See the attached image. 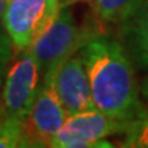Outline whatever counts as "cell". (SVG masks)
<instances>
[{
	"mask_svg": "<svg viewBox=\"0 0 148 148\" xmlns=\"http://www.w3.org/2000/svg\"><path fill=\"white\" fill-rule=\"evenodd\" d=\"M96 110L121 121H130L143 106L130 59L112 37L92 34L81 48Z\"/></svg>",
	"mask_w": 148,
	"mask_h": 148,
	"instance_id": "obj_1",
	"label": "cell"
},
{
	"mask_svg": "<svg viewBox=\"0 0 148 148\" xmlns=\"http://www.w3.org/2000/svg\"><path fill=\"white\" fill-rule=\"evenodd\" d=\"M56 71H48L42 75L34 103L22 121L21 147H51L67 118L55 88Z\"/></svg>",
	"mask_w": 148,
	"mask_h": 148,
	"instance_id": "obj_2",
	"label": "cell"
},
{
	"mask_svg": "<svg viewBox=\"0 0 148 148\" xmlns=\"http://www.w3.org/2000/svg\"><path fill=\"white\" fill-rule=\"evenodd\" d=\"M90 36L88 30L77 25L66 7L60 8L56 19L30 47L42 75L60 69L67 59L84 47Z\"/></svg>",
	"mask_w": 148,
	"mask_h": 148,
	"instance_id": "obj_3",
	"label": "cell"
},
{
	"mask_svg": "<svg viewBox=\"0 0 148 148\" xmlns=\"http://www.w3.org/2000/svg\"><path fill=\"white\" fill-rule=\"evenodd\" d=\"M60 0H7L4 26L15 51H25L33 45L51 26L59 11Z\"/></svg>",
	"mask_w": 148,
	"mask_h": 148,
	"instance_id": "obj_4",
	"label": "cell"
},
{
	"mask_svg": "<svg viewBox=\"0 0 148 148\" xmlns=\"http://www.w3.org/2000/svg\"><path fill=\"white\" fill-rule=\"evenodd\" d=\"M129 121H121L103 114L99 110H90L73 114L66 118L53 138L52 148H89L112 147L106 137L123 133Z\"/></svg>",
	"mask_w": 148,
	"mask_h": 148,
	"instance_id": "obj_5",
	"label": "cell"
},
{
	"mask_svg": "<svg viewBox=\"0 0 148 148\" xmlns=\"http://www.w3.org/2000/svg\"><path fill=\"white\" fill-rule=\"evenodd\" d=\"M40 66L32 49L22 51V55L7 70L1 90L4 112L25 118L30 111L40 88Z\"/></svg>",
	"mask_w": 148,
	"mask_h": 148,
	"instance_id": "obj_6",
	"label": "cell"
},
{
	"mask_svg": "<svg viewBox=\"0 0 148 148\" xmlns=\"http://www.w3.org/2000/svg\"><path fill=\"white\" fill-rule=\"evenodd\" d=\"M55 88L67 116L96 110L88 73L81 56L67 59L55 75Z\"/></svg>",
	"mask_w": 148,
	"mask_h": 148,
	"instance_id": "obj_7",
	"label": "cell"
},
{
	"mask_svg": "<svg viewBox=\"0 0 148 148\" xmlns=\"http://www.w3.org/2000/svg\"><path fill=\"white\" fill-rule=\"evenodd\" d=\"M122 32L132 60L143 69L148 67V1L136 15L123 23Z\"/></svg>",
	"mask_w": 148,
	"mask_h": 148,
	"instance_id": "obj_8",
	"label": "cell"
},
{
	"mask_svg": "<svg viewBox=\"0 0 148 148\" xmlns=\"http://www.w3.org/2000/svg\"><path fill=\"white\" fill-rule=\"evenodd\" d=\"M145 0H93L95 12L103 23H125L143 7Z\"/></svg>",
	"mask_w": 148,
	"mask_h": 148,
	"instance_id": "obj_9",
	"label": "cell"
},
{
	"mask_svg": "<svg viewBox=\"0 0 148 148\" xmlns=\"http://www.w3.org/2000/svg\"><path fill=\"white\" fill-rule=\"evenodd\" d=\"M123 134L122 147L148 148V110L144 106L140 107L137 114L127 122Z\"/></svg>",
	"mask_w": 148,
	"mask_h": 148,
	"instance_id": "obj_10",
	"label": "cell"
},
{
	"mask_svg": "<svg viewBox=\"0 0 148 148\" xmlns=\"http://www.w3.org/2000/svg\"><path fill=\"white\" fill-rule=\"evenodd\" d=\"M22 121L23 118L8 115L4 111L0 114V148L21 147Z\"/></svg>",
	"mask_w": 148,
	"mask_h": 148,
	"instance_id": "obj_11",
	"label": "cell"
},
{
	"mask_svg": "<svg viewBox=\"0 0 148 148\" xmlns=\"http://www.w3.org/2000/svg\"><path fill=\"white\" fill-rule=\"evenodd\" d=\"M5 4H7V0H0V62L7 64L12 56V49L15 48L4 26Z\"/></svg>",
	"mask_w": 148,
	"mask_h": 148,
	"instance_id": "obj_12",
	"label": "cell"
},
{
	"mask_svg": "<svg viewBox=\"0 0 148 148\" xmlns=\"http://www.w3.org/2000/svg\"><path fill=\"white\" fill-rule=\"evenodd\" d=\"M5 66H7L5 63L0 62V89L3 86V77H4V73H5Z\"/></svg>",
	"mask_w": 148,
	"mask_h": 148,
	"instance_id": "obj_13",
	"label": "cell"
},
{
	"mask_svg": "<svg viewBox=\"0 0 148 148\" xmlns=\"http://www.w3.org/2000/svg\"><path fill=\"white\" fill-rule=\"evenodd\" d=\"M141 92H143V95H144V97L147 99V101H148V77H147V79L143 82V86H141Z\"/></svg>",
	"mask_w": 148,
	"mask_h": 148,
	"instance_id": "obj_14",
	"label": "cell"
},
{
	"mask_svg": "<svg viewBox=\"0 0 148 148\" xmlns=\"http://www.w3.org/2000/svg\"><path fill=\"white\" fill-rule=\"evenodd\" d=\"M4 111V107H3V99H1V95H0V114Z\"/></svg>",
	"mask_w": 148,
	"mask_h": 148,
	"instance_id": "obj_15",
	"label": "cell"
},
{
	"mask_svg": "<svg viewBox=\"0 0 148 148\" xmlns=\"http://www.w3.org/2000/svg\"><path fill=\"white\" fill-rule=\"evenodd\" d=\"M60 1H63L64 4H67V3H71V1H75V0H60Z\"/></svg>",
	"mask_w": 148,
	"mask_h": 148,
	"instance_id": "obj_16",
	"label": "cell"
}]
</instances>
